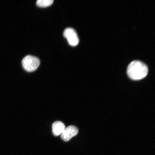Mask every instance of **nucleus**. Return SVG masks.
Returning <instances> with one entry per match:
<instances>
[{"instance_id":"1","label":"nucleus","mask_w":155,"mask_h":155,"mask_svg":"<svg viewBox=\"0 0 155 155\" xmlns=\"http://www.w3.org/2000/svg\"><path fill=\"white\" fill-rule=\"evenodd\" d=\"M148 72V67L140 61H132L127 68L128 76L133 80H140L144 78Z\"/></svg>"},{"instance_id":"2","label":"nucleus","mask_w":155,"mask_h":155,"mask_svg":"<svg viewBox=\"0 0 155 155\" xmlns=\"http://www.w3.org/2000/svg\"><path fill=\"white\" fill-rule=\"evenodd\" d=\"M38 58L34 56L27 55L23 59L22 64L25 71L28 72H32L36 71L40 65Z\"/></svg>"},{"instance_id":"3","label":"nucleus","mask_w":155,"mask_h":155,"mask_svg":"<svg viewBox=\"0 0 155 155\" xmlns=\"http://www.w3.org/2000/svg\"><path fill=\"white\" fill-rule=\"evenodd\" d=\"M63 35L71 46H75L78 45L79 42L78 36L74 29L71 28H66L64 31Z\"/></svg>"},{"instance_id":"4","label":"nucleus","mask_w":155,"mask_h":155,"mask_svg":"<svg viewBox=\"0 0 155 155\" xmlns=\"http://www.w3.org/2000/svg\"><path fill=\"white\" fill-rule=\"evenodd\" d=\"M78 133V130L75 126L71 125L65 128L61 135V138L64 141H68Z\"/></svg>"},{"instance_id":"5","label":"nucleus","mask_w":155,"mask_h":155,"mask_svg":"<svg viewBox=\"0 0 155 155\" xmlns=\"http://www.w3.org/2000/svg\"><path fill=\"white\" fill-rule=\"evenodd\" d=\"M65 128V125L61 121H55L52 125V131L55 136L61 134Z\"/></svg>"},{"instance_id":"6","label":"nucleus","mask_w":155,"mask_h":155,"mask_svg":"<svg viewBox=\"0 0 155 155\" xmlns=\"http://www.w3.org/2000/svg\"><path fill=\"white\" fill-rule=\"evenodd\" d=\"M53 2V0H38L36 5L40 7H46L52 5Z\"/></svg>"}]
</instances>
